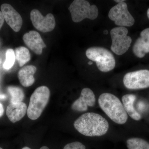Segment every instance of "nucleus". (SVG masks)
I'll return each instance as SVG.
<instances>
[{
	"label": "nucleus",
	"mask_w": 149,
	"mask_h": 149,
	"mask_svg": "<svg viewBox=\"0 0 149 149\" xmlns=\"http://www.w3.org/2000/svg\"><path fill=\"white\" fill-rule=\"evenodd\" d=\"M115 1L116 2V3H119L123 2L124 1H123V0H121V1Z\"/></svg>",
	"instance_id": "27"
},
{
	"label": "nucleus",
	"mask_w": 149,
	"mask_h": 149,
	"mask_svg": "<svg viewBox=\"0 0 149 149\" xmlns=\"http://www.w3.org/2000/svg\"><path fill=\"white\" fill-rule=\"evenodd\" d=\"M147 16H148V17L149 19V8L148 9V11H147Z\"/></svg>",
	"instance_id": "28"
},
{
	"label": "nucleus",
	"mask_w": 149,
	"mask_h": 149,
	"mask_svg": "<svg viewBox=\"0 0 149 149\" xmlns=\"http://www.w3.org/2000/svg\"><path fill=\"white\" fill-rule=\"evenodd\" d=\"M4 108L3 105L0 103V118L2 117L4 113Z\"/></svg>",
	"instance_id": "23"
},
{
	"label": "nucleus",
	"mask_w": 149,
	"mask_h": 149,
	"mask_svg": "<svg viewBox=\"0 0 149 149\" xmlns=\"http://www.w3.org/2000/svg\"><path fill=\"white\" fill-rule=\"evenodd\" d=\"M86 55L88 59L95 62L98 68L102 72H109L115 67L114 56L105 48L100 47L89 48L86 51Z\"/></svg>",
	"instance_id": "4"
},
{
	"label": "nucleus",
	"mask_w": 149,
	"mask_h": 149,
	"mask_svg": "<svg viewBox=\"0 0 149 149\" xmlns=\"http://www.w3.org/2000/svg\"><path fill=\"white\" fill-rule=\"evenodd\" d=\"M99 106L112 120L118 124H123L128 116L119 99L109 93L102 94L98 99Z\"/></svg>",
	"instance_id": "2"
},
{
	"label": "nucleus",
	"mask_w": 149,
	"mask_h": 149,
	"mask_svg": "<svg viewBox=\"0 0 149 149\" xmlns=\"http://www.w3.org/2000/svg\"><path fill=\"white\" fill-rule=\"evenodd\" d=\"M109 17L119 27H131L135 23V19L128 10L126 3H118L109 10Z\"/></svg>",
	"instance_id": "7"
},
{
	"label": "nucleus",
	"mask_w": 149,
	"mask_h": 149,
	"mask_svg": "<svg viewBox=\"0 0 149 149\" xmlns=\"http://www.w3.org/2000/svg\"><path fill=\"white\" fill-rule=\"evenodd\" d=\"M27 110V105L23 102L16 104L10 103L7 107L6 113L11 122L15 123L23 118Z\"/></svg>",
	"instance_id": "14"
},
{
	"label": "nucleus",
	"mask_w": 149,
	"mask_h": 149,
	"mask_svg": "<svg viewBox=\"0 0 149 149\" xmlns=\"http://www.w3.org/2000/svg\"><path fill=\"white\" fill-rule=\"evenodd\" d=\"M40 149H49V148H48V147L45 146H44L41 147V148H40Z\"/></svg>",
	"instance_id": "26"
},
{
	"label": "nucleus",
	"mask_w": 149,
	"mask_h": 149,
	"mask_svg": "<svg viewBox=\"0 0 149 149\" xmlns=\"http://www.w3.org/2000/svg\"><path fill=\"white\" fill-rule=\"evenodd\" d=\"M136 96L133 94H128L123 96V104L127 114L131 118L136 120H139L141 118V115L137 111L134 107V103Z\"/></svg>",
	"instance_id": "16"
},
{
	"label": "nucleus",
	"mask_w": 149,
	"mask_h": 149,
	"mask_svg": "<svg viewBox=\"0 0 149 149\" xmlns=\"http://www.w3.org/2000/svg\"><path fill=\"white\" fill-rule=\"evenodd\" d=\"M7 91L11 96L10 103L16 104L23 101L24 94L21 88L17 86H10L7 88Z\"/></svg>",
	"instance_id": "18"
},
{
	"label": "nucleus",
	"mask_w": 149,
	"mask_h": 149,
	"mask_svg": "<svg viewBox=\"0 0 149 149\" xmlns=\"http://www.w3.org/2000/svg\"><path fill=\"white\" fill-rule=\"evenodd\" d=\"M23 40L26 46L37 55H41L43 49L46 47L41 35L35 31H30L23 36Z\"/></svg>",
	"instance_id": "12"
},
{
	"label": "nucleus",
	"mask_w": 149,
	"mask_h": 149,
	"mask_svg": "<svg viewBox=\"0 0 149 149\" xmlns=\"http://www.w3.org/2000/svg\"><path fill=\"white\" fill-rule=\"evenodd\" d=\"M37 71L36 67L28 65L23 67L18 72V78L19 82L24 87H30L35 83L34 74Z\"/></svg>",
	"instance_id": "15"
},
{
	"label": "nucleus",
	"mask_w": 149,
	"mask_h": 149,
	"mask_svg": "<svg viewBox=\"0 0 149 149\" xmlns=\"http://www.w3.org/2000/svg\"><path fill=\"white\" fill-rule=\"evenodd\" d=\"M0 149H3L2 148H1V147H0Z\"/></svg>",
	"instance_id": "32"
},
{
	"label": "nucleus",
	"mask_w": 149,
	"mask_h": 149,
	"mask_svg": "<svg viewBox=\"0 0 149 149\" xmlns=\"http://www.w3.org/2000/svg\"><path fill=\"white\" fill-rule=\"evenodd\" d=\"M140 35L141 37L136 40L134 44L133 51L136 56L142 58L146 54L149 53V28L144 29Z\"/></svg>",
	"instance_id": "13"
},
{
	"label": "nucleus",
	"mask_w": 149,
	"mask_h": 149,
	"mask_svg": "<svg viewBox=\"0 0 149 149\" xmlns=\"http://www.w3.org/2000/svg\"><path fill=\"white\" fill-rule=\"evenodd\" d=\"M30 16L33 26L40 32H51L55 27V19L52 14L49 13L44 16L40 11L34 9L30 12Z\"/></svg>",
	"instance_id": "9"
},
{
	"label": "nucleus",
	"mask_w": 149,
	"mask_h": 149,
	"mask_svg": "<svg viewBox=\"0 0 149 149\" xmlns=\"http://www.w3.org/2000/svg\"><path fill=\"white\" fill-rule=\"evenodd\" d=\"M72 21L80 22L85 18L94 20L97 17L99 11L97 6L91 5L85 0H74L68 8Z\"/></svg>",
	"instance_id": "5"
},
{
	"label": "nucleus",
	"mask_w": 149,
	"mask_h": 149,
	"mask_svg": "<svg viewBox=\"0 0 149 149\" xmlns=\"http://www.w3.org/2000/svg\"><path fill=\"white\" fill-rule=\"evenodd\" d=\"M93 63L92 62V61H89V62L88 63V64L89 65H90L93 64Z\"/></svg>",
	"instance_id": "30"
},
{
	"label": "nucleus",
	"mask_w": 149,
	"mask_h": 149,
	"mask_svg": "<svg viewBox=\"0 0 149 149\" xmlns=\"http://www.w3.org/2000/svg\"><path fill=\"white\" fill-rule=\"evenodd\" d=\"M22 149H31L30 148H29V147H24V148H22Z\"/></svg>",
	"instance_id": "29"
},
{
	"label": "nucleus",
	"mask_w": 149,
	"mask_h": 149,
	"mask_svg": "<svg viewBox=\"0 0 149 149\" xmlns=\"http://www.w3.org/2000/svg\"><path fill=\"white\" fill-rule=\"evenodd\" d=\"M103 33L104 35H107L108 34V31L107 30H104Z\"/></svg>",
	"instance_id": "25"
},
{
	"label": "nucleus",
	"mask_w": 149,
	"mask_h": 149,
	"mask_svg": "<svg viewBox=\"0 0 149 149\" xmlns=\"http://www.w3.org/2000/svg\"><path fill=\"white\" fill-rule=\"evenodd\" d=\"M6 96L5 95H0V99H3L6 98Z\"/></svg>",
	"instance_id": "24"
},
{
	"label": "nucleus",
	"mask_w": 149,
	"mask_h": 149,
	"mask_svg": "<svg viewBox=\"0 0 149 149\" xmlns=\"http://www.w3.org/2000/svg\"><path fill=\"white\" fill-rule=\"evenodd\" d=\"M74 126L82 135L94 137L105 135L108 130L109 124L100 115L89 112L78 118L74 121Z\"/></svg>",
	"instance_id": "1"
},
{
	"label": "nucleus",
	"mask_w": 149,
	"mask_h": 149,
	"mask_svg": "<svg viewBox=\"0 0 149 149\" xmlns=\"http://www.w3.org/2000/svg\"><path fill=\"white\" fill-rule=\"evenodd\" d=\"M50 96V92L47 86H40L35 90L30 97L27 108V116L29 118L35 120L41 116L49 102Z\"/></svg>",
	"instance_id": "3"
},
{
	"label": "nucleus",
	"mask_w": 149,
	"mask_h": 149,
	"mask_svg": "<svg viewBox=\"0 0 149 149\" xmlns=\"http://www.w3.org/2000/svg\"><path fill=\"white\" fill-rule=\"evenodd\" d=\"M125 88L130 90H139L149 88V70H141L129 72L123 79Z\"/></svg>",
	"instance_id": "8"
},
{
	"label": "nucleus",
	"mask_w": 149,
	"mask_h": 149,
	"mask_svg": "<svg viewBox=\"0 0 149 149\" xmlns=\"http://www.w3.org/2000/svg\"><path fill=\"white\" fill-rule=\"evenodd\" d=\"M4 20L2 13L1 11H0V30L2 27L3 24L4 22Z\"/></svg>",
	"instance_id": "22"
},
{
	"label": "nucleus",
	"mask_w": 149,
	"mask_h": 149,
	"mask_svg": "<svg viewBox=\"0 0 149 149\" xmlns=\"http://www.w3.org/2000/svg\"><path fill=\"white\" fill-rule=\"evenodd\" d=\"M126 27H115L110 32L112 40L111 51L118 55H121L126 52L130 47L132 39L128 35Z\"/></svg>",
	"instance_id": "6"
},
{
	"label": "nucleus",
	"mask_w": 149,
	"mask_h": 149,
	"mask_svg": "<svg viewBox=\"0 0 149 149\" xmlns=\"http://www.w3.org/2000/svg\"><path fill=\"white\" fill-rule=\"evenodd\" d=\"M128 149H149V143L144 139L134 138L126 141Z\"/></svg>",
	"instance_id": "19"
},
{
	"label": "nucleus",
	"mask_w": 149,
	"mask_h": 149,
	"mask_svg": "<svg viewBox=\"0 0 149 149\" xmlns=\"http://www.w3.org/2000/svg\"><path fill=\"white\" fill-rule=\"evenodd\" d=\"M2 43L1 42V40H0V47H1V46Z\"/></svg>",
	"instance_id": "31"
},
{
	"label": "nucleus",
	"mask_w": 149,
	"mask_h": 149,
	"mask_svg": "<svg viewBox=\"0 0 149 149\" xmlns=\"http://www.w3.org/2000/svg\"><path fill=\"white\" fill-rule=\"evenodd\" d=\"M1 9L4 20L9 26L15 32H19L23 23L20 14L9 4H3L1 6Z\"/></svg>",
	"instance_id": "10"
},
{
	"label": "nucleus",
	"mask_w": 149,
	"mask_h": 149,
	"mask_svg": "<svg viewBox=\"0 0 149 149\" xmlns=\"http://www.w3.org/2000/svg\"><path fill=\"white\" fill-rule=\"evenodd\" d=\"M15 52L11 49H8L6 54V60L3 63V68L8 70L13 66L15 62Z\"/></svg>",
	"instance_id": "20"
},
{
	"label": "nucleus",
	"mask_w": 149,
	"mask_h": 149,
	"mask_svg": "<svg viewBox=\"0 0 149 149\" xmlns=\"http://www.w3.org/2000/svg\"><path fill=\"white\" fill-rule=\"evenodd\" d=\"M0 63H1V61H0Z\"/></svg>",
	"instance_id": "33"
},
{
	"label": "nucleus",
	"mask_w": 149,
	"mask_h": 149,
	"mask_svg": "<svg viewBox=\"0 0 149 149\" xmlns=\"http://www.w3.org/2000/svg\"><path fill=\"white\" fill-rule=\"evenodd\" d=\"M95 102V97L93 91L90 88H85L81 91L80 97L72 104L71 109L74 111H86L88 106H94Z\"/></svg>",
	"instance_id": "11"
},
{
	"label": "nucleus",
	"mask_w": 149,
	"mask_h": 149,
	"mask_svg": "<svg viewBox=\"0 0 149 149\" xmlns=\"http://www.w3.org/2000/svg\"><path fill=\"white\" fill-rule=\"evenodd\" d=\"M63 149H86V148L82 143L74 142L67 144Z\"/></svg>",
	"instance_id": "21"
},
{
	"label": "nucleus",
	"mask_w": 149,
	"mask_h": 149,
	"mask_svg": "<svg viewBox=\"0 0 149 149\" xmlns=\"http://www.w3.org/2000/svg\"><path fill=\"white\" fill-rule=\"evenodd\" d=\"M15 54V59L20 67L23 66L28 62L31 58L29 50L24 47H19L16 48Z\"/></svg>",
	"instance_id": "17"
}]
</instances>
